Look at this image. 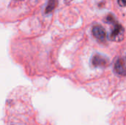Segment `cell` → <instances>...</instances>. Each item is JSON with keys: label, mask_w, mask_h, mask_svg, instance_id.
<instances>
[{"label": "cell", "mask_w": 126, "mask_h": 125, "mask_svg": "<svg viewBox=\"0 0 126 125\" xmlns=\"http://www.w3.org/2000/svg\"><path fill=\"white\" fill-rule=\"evenodd\" d=\"M125 31L124 28L120 24H115L114 29L110 35V39L113 41L120 42L124 38Z\"/></svg>", "instance_id": "1"}, {"label": "cell", "mask_w": 126, "mask_h": 125, "mask_svg": "<svg viewBox=\"0 0 126 125\" xmlns=\"http://www.w3.org/2000/svg\"><path fill=\"white\" fill-rule=\"evenodd\" d=\"M92 65L95 67H100V68H104L109 66V59L100 54H96L92 60Z\"/></svg>", "instance_id": "2"}, {"label": "cell", "mask_w": 126, "mask_h": 125, "mask_svg": "<svg viewBox=\"0 0 126 125\" xmlns=\"http://www.w3.org/2000/svg\"><path fill=\"white\" fill-rule=\"evenodd\" d=\"M92 33L94 36L99 41H105L106 34V31L104 28L102 27L100 25L94 26L92 29Z\"/></svg>", "instance_id": "3"}, {"label": "cell", "mask_w": 126, "mask_h": 125, "mask_svg": "<svg viewBox=\"0 0 126 125\" xmlns=\"http://www.w3.org/2000/svg\"><path fill=\"white\" fill-rule=\"evenodd\" d=\"M114 69L117 74L123 76H126V64L123 59H119L116 62Z\"/></svg>", "instance_id": "4"}, {"label": "cell", "mask_w": 126, "mask_h": 125, "mask_svg": "<svg viewBox=\"0 0 126 125\" xmlns=\"http://www.w3.org/2000/svg\"><path fill=\"white\" fill-rule=\"evenodd\" d=\"M56 5H57V0H49L48 5L46 8V13H48L52 12L55 9Z\"/></svg>", "instance_id": "5"}, {"label": "cell", "mask_w": 126, "mask_h": 125, "mask_svg": "<svg viewBox=\"0 0 126 125\" xmlns=\"http://www.w3.org/2000/svg\"><path fill=\"white\" fill-rule=\"evenodd\" d=\"M118 4L121 7H125L126 6V0H118Z\"/></svg>", "instance_id": "6"}, {"label": "cell", "mask_w": 126, "mask_h": 125, "mask_svg": "<svg viewBox=\"0 0 126 125\" xmlns=\"http://www.w3.org/2000/svg\"><path fill=\"white\" fill-rule=\"evenodd\" d=\"M16 1H22V0H16Z\"/></svg>", "instance_id": "7"}]
</instances>
